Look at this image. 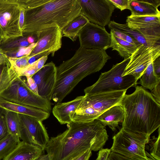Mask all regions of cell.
Masks as SVG:
<instances>
[{"label": "cell", "instance_id": "obj_1", "mask_svg": "<svg viewBox=\"0 0 160 160\" xmlns=\"http://www.w3.org/2000/svg\"><path fill=\"white\" fill-rule=\"evenodd\" d=\"M68 129L51 137L45 150L50 160H70L89 150L97 151L108 140L105 126L99 121L81 123L72 122Z\"/></svg>", "mask_w": 160, "mask_h": 160}, {"label": "cell", "instance_id": "obj_2", "mask_svg": "<svg viewBox=\"0 0 160 160\" xmlns=\"http://www.w3.org/2000/svg\"><path fill=\"white\" fill-rule=\"evenodd\" d=\"M111 58L105 50L80 47L71 58L57 67L52 99L57 103L61 102L80 81L100 71Z\"/></svg>", "mask_w": 160, "mask_h": 160}, {"label": "cell", "instance_id": "obj_3", "mask_svg": "<svg viewBox=\"0 0 160 160\" xmlns=\"http://www.w3.org/2000/svg\"><path fill=\"white\" fill-rule=\"evenodd\" d=\"M124 111L122 128L150 137L160 126V104L143 87L136 86L121 103Z\"/></svg>", "mask_w": 160, "mask_h": 160}, {"label": "cell", "instance_id": "obj_4", "mask_svg": "<svg viewBox=\"0 0 160 160\" xmlns=\"http://www.w3.org/2000/svg\"><path fill=\"white\" fill-rule=\"evenodd\" d=\"M81 12L77 0H42L40 4L24 10L22 35H35L55 25L62 30Z\"/></svg>", "mask_w": 160, "mask_h": 160}, {"label": "cell", "instance_id": "obj_5", "mask_svg": "<svg viewBox=\"0 0 160 160\" xmlns=\"http://www.w3.org/2000/svg\"><path fill=\"white\" fill-rule=\"evenodd\" d=\"M150 137L122 128L112 138L111 151L132 160H149L153 158L145 150Z\"/></svg>", "mask_w": 160, "mask_h": 160}, {"label": "cell", "instance_id": "obj_6", "mask_svg": "<svg viewBox=\"0 0 160 160\" xmlns=\"http://www.w3.org/2000/svg\"><path fill=\"white\" fill-rule=\"evenodd\" d=\"M130 58L113 65L108 71L102 73L95 83L84 89L85 94L127 90L131 87H135L137 81L134 77L122 76Z\"/></svg>", "mask_w": 160, "mask_h": 160}, {"label": "cell", "instance_id": "obj_7", "mask_svg": "<svg viewBox=\"0 0 160 160\" xmlns=\"http://www.w3.org/2000/svg\"><path fill=\"white\" fill-rule=\"evenodd\" d=\"M0 97L8 101L42 109L50 113V101L32 91L21 78L15 81L0 93Z\"/></svg>", "mask_w": 160, "mask_h": 160}, {"label": "cell", "instance_id": "obj_8", "mask_svg": "<svg viewBox=\"0 0 160 160\" xmlns=\"http://www.w3.org/2000/svg\"><path fill=\"white\" fill-rule=\"evenodd\" d=\"M20 14V7L16 0H0L1 43L23 36L19 26Z\"/></svg>", "mask_w": 160, "mask_h": 160}, {"label": "cell", "instance_id": "obj_9", "mask_svg": "<svg viewBox=\"0 0 160 160\" xmlns=\"http://www.w3.org/2000/svg\"><path fill=\"white\" fill-rule=\"evenodd\" d=\"M20 139L43 152L49 139L42 121L32 117L18 113Z\"/></svg>", "mask_w": 160, "mask_h": 160}, {"label": "cell", "instance_id": "obj_10", "mask_svg": "<svg viewBox=\"0 0 160 160\" xmlns=\"http://www.w3.org/2000/svg\"><path fill=\"white\" fill-rule=\"evenodd\" d=\"M81 14L90 22L104 28L110 21L115 8L110 0H77Z\"/></svg>", "mask_w": 160, "mask_h": 160}, {"label": "cell", "instance_id": "obj_11", "mask_svg": "<svg viewBox=\"0 0 160 160\" xmlns=\"http://www.w3.org/2000/svg\"><path fill=\"white\" fill-rule=\"evenodd\" d=\"M160 56V45L147 47L141 45L132 54L122 76H133L137 81L149 65Z\"/></svg>", "mask_w": 160, "mask_h": 160}, {"label": "cell", "instance_id": "obj_12", "mask_svg": "<svg viewBox=\"0 0 160 160\" xmlns=\"http://www.w3.org/2000/svg\"><path fill=\"white\" fill-rule=\"evenodd\" d=\"M127 90L85 94L77 109L88 108L96 119L108 109L120 104Z\"/></svg>", "mask_w": 160, "mask_h": 160}, {"label": "cell", "instance_id": "obj_13", "mask_svg": "<svg viewBox=\"0 0 160 160\" xmlns=\"http://www.w3.org/2000/svg\"><path fill=\"white\" fill-rule=\"evenodd\" d=\"M78 37L82 48L105 51L110 48V34L105 28L90 22L81 30Z\"/></svg>", "mask_w": 160, "mask_h": 160}, {"label": "cell", "instance_id": "obj_14", "mask_svg": "<svg viewBox=\"0 0 160 160\" xmlns=\"http://www.w3.org/2000/svg\"><path fill=\"white\" fill-rule=\"evenodd\" d=\"M37 41L29 58L45 51L51 52L53 56L62 45V30L57 25L42 29L35 34Z\"/></svg>", "mask_w": 160, "mask_h": 160}, {"label": "cell", "instance_id": "obj_15", "mask_svg": "<svg viewBox=\"0 0 160 160\" xmlns=\"http://www.w3.org/2000/svg\"><path fill=\"white\" fill-rule=\"evenodd\" d=\"M57 67L51 62L44 65L32 77L37 85L38 94L50 101L56 81Z\"/></svg>", "mask_w": 160, "mask_h": 160}, {"label": "cell", "instance_id": "obj_16", "mask_svg": "<svg viewBox=\"0 0 160 160\" xmlns=\"http://www.w3.org/2000/svg\"><path fill=\"white\" fill-rule=\"evenodd\" d=\"M126 24L131 28L149 38H160V16L127 17Z\"/></svg>", "mask_w": 160, "mask_h": 160}, {"label": "cell", "instance_id": "obj_17", "mask_svg": "<svg viewBox=\"0 0 160 160\" xmlns=\"http://www.w3.org/2000/svg\"><path fill=\"white\" fill-rule=\"evenodd\" d=\"M0 107L18 114L35 118L41 121L48 118L50 113L37 108L14 103L0 97Z\"/></svg>", "mask_w": 160, "mask_h": 160}, {"label": "cell", "instance_id": "obj_18", "mask_svg": "<svg viewBox=\"0 0 160 160\" xmlns=\"http://www.w3.org/2000/svg\"><path fill=\"white\" fill-rule=\"evenodd\" d=\"M84 97V95L78 96L72 100L58 103L54 106L52 113L61 124H68L72 122L71 115L78 108Z\"/></svg>", "mask_w": 160, "mask_h": 160}, {"label": "cell", "instance_id": "obj_19", "mask_svg": "<svg viewBox=\"0 0 160 160\" xmlns=\"http://www.w3.org/2000/svg\"><path fill=\"white\" fill-rule=\"evenodd\" d=\"M40 148L20 141L14 149L3 160H35L42 155Z\"/></svg>", "mask_w": 160, "mask_h": 160}, {"label": "cell", "instance_id": "obj_20", "mask_svg": "<svg viewBox=\"0 0 160 160\" xmlns=\"http://www.w3.org/2000/svg\"><path fill=\"white\" fill-rule=\"evenodd\" d=\"M109 29L124 33L136 40L141 44L147 47L160 45V38H149L143 36L138 31L129 28L126 24H120L114 21H110L108 24Z\"/></svg>", "mask_w": 160, "mask_h": 160}, {"label": "cell", "instance_id": "obj_21", "mask_svg": "<svg viewBox=\"0 0 160 160\" xmlns=\"http://www.w3.org/2000/svg\"><path fill=\"white\" fill-rule=\"evenodd\" d=\"M124 118V110L120 104L107 110L96 120L99 121L104 126H108L112 131L115 132L119 124L122 122Z\"/></svg>", "mask_w": 160, "mask_h": 160}, {"label": "cell", "instance_id": "obj_22", "mask_svg": "<svg viewBox=\"0 0 160 160\" xmlns=\"http://www.w3.org/2000/svg\"><path fill=\"white\" fill-rule=\"evenodd\" d=\"M129 10L131 16H158V8L147 2L145 0H129Z\"/></svg>", "mask_w": 160, "mask_h": 160}, {"label": "cell", "instance_id": "obj_23", "mask_svg": "<svg viewBox=\"0 0 160 160\" xmlns=\"http://www.w3.org/2000/svg\"><path fill=\"white\" fill-rule=\"evenodd\" d=\"M111 43L110 48L116 50L124 59L130 58L139 46L127 42L116 37L110 31Z\"/></svg>", "mask_w": 160, "mask_h": 160}, {"label": "cell", "instance_id": "obj_24", "mask_svg": "<svg viewBox=\"0 0 160 160\" xmlns=\"http://www.w3.org/2000/svg\"><path fill=\"white\" fill-rule=\"evenodd\" d=\"M89 22L85 16L80 14L63 29L62 36L68 37L72 41H75L81 30Z\"/></svg>", "mask_w": 160, "mask_h": 160}, {"label": "cell", "instance_id": "obj_25", "mask_svg": "<svg viewBox=\"0 0 160 160\" xmlns=\"http://www.w3.org/2000/svg\"><path fill=\"white\" fill-rule=\"evenodd\" d=\"M22 77L8 62L6 65H0V93L8 88L18 79Z\"/></svg>", "mask_w": 160, "mask_h": 160}, {"label": "cell", "instance_id": "obj_26", "mask_svg": "<svg viewBox=\"0 0 160 160\" xmlns=\"http://www.w3.org/2000/svg\"><path fill=\"white\" fill-rule=\"evenodd\" d=\"M5 113L6 124L9 134L18 142H20L19 122L18 113L6 109H5Z\"/></svg>", "mask_w": 160, "mask_h": 160}, {"label": "cell", "instance_id": "obj_27", "mask_svg": "<svg viewBox=\"0 0 160 160\" xmlns=\"http://www.w3.org/2000/svg\"><path fill=\"white\" fill-rule=\"evenodd\" d=\"M152 62L147 68L140 78L139 82L143 87L151 90L160 83V78L158 77L154 72Z\"/></svg>", "mask_w": 160, "mask_h": 160}, {"label": "cell", "instance_id": "obj_28", "mask_svg": "<svg viewBox=\"0 0 160 160\" xmlns=\"http://www.w3.org/2000/svg\"><path fill=\"white\" fill-rule=\"evenodd\" d=\"M27 36L15 38L0 44V48L5 53L15 51L18 49L28 46L30 44L27 41Z\"/></svg>", "mask_w": 160, "mask_h": 160}, {"label": "cell", "instance_id": "obj_29", "mask_svg": "<svg viewBox=\"0 0 160 160\" xmlns=\"http://www.w3.org/2000/svg\"><path fill=\"white\" fill-rule=\"evenodd\" d=\"M19 142L10 134L0 141V160L3 159L8 155L14 149Z\"/></svg>", "mask_w": 160, "mask_h": 160}, {"label": "cell", "instance_id": "obj_30", "mask_svg": "<svg viewBox=\"0 0 160 160\" xmlns=\"http://www.w3.org/2000/svg\"><path fill=\"white\" fill-rule=\"evenodd\" d=\"M28 56L18 58H9L8 61L13 69L22 77L23 72L30 65Z\"/></svg>", "mask_w": 160, "mask_h": 160}, {"label": "cell", "instance_id": "obj_31", "mask_svg": "<svg viewBox=\"0 0 160 160\" xmlns=\"http://www.w3.org/2000/svg\"><path fill=\"white\" fill-rule=\"evenodd\" d=\"M36 45V42L30 44L28 46L21 48L17 50L6 53L8 58H18L28 56Z\"/></svg>", "mask_w": 160, "mask_h": 160}, {"label": "cell", "instance_id": "obj_32", "mask_svg": "<svg viewBox=\"0 0 160 160\" xmlns=\"http://www.w3.org/2000/svg\"><path fill=\"white\" fill-rule=\"evenodd\" d=\"M158 136L154 137L153 141L150 144V155L156 160H160V130L158 128Z\"/></svg>", "mask_w": 160, "mask_h": 160}, {"label": "cell", "instance_id": "obj_33", "mask_svg": "<svg viewBox=\"0 0 160 160\" xmlns=\"http://www.w3.org/2000/svg\"><path fill=\"white\" fill-rule=\"evenodd\" d=\"M9 134L6 121L5 109L0 107V141Z\"/></svg>", "mask_w": 160, "mask_h": 160}, {"label": "cell", "instance_id": "obj_34", "mask_svg": "<svg viewBox=\"0 0 160 160\" xmlns=\"http://www.w3.org/2000/svg\"><path fill=\"white\" fill-rule=\"evenodd\" d=\"M113 33L117 37L127 42L140 46L141 45L136 40L128 34L121 31L111 30Z\"/></svg>", "mask_w": 160, "mask_h": 160}, {"label": "cell", "instance_id": "obj_35", "mask_svg": "<svg viewBox=\"0 0 160 160\" xmlns=\"http://www.w3.org/2000/svg\"><path fill=\"white\" fill-rule=\"evenodd\" d=\"M37 61L30 65L22 74V77H32L38 71Z\"/></svg>", "mask_w": 160, "mask_h": 160}, {"label": "cell", "instance_id": "obj_36", "mask_svg": "<svg viewBox=\"0 0 160 160\" xmlns=\"http://www.w3.org/2000/svg\"><path fill=\"white\" fill-rule=\"evenodd\" d=\"M115 7L121 11L125 9H129V0H110Z\"/></svg>", "mask_w": 160, "mask_h": 160}, {"label": "cell", "instance_id": "obj_37", "mask_svg": "<svg viewBox=\"0 0 160 160\" xmlns=\"http://www.w3.org/2000/svg\"><path fill=\"white\" fill-rule=\"evenodd\" d=\"M26 77L27 79L26 83L28 87L33 92L38 95L37 85L32 78L30 77Z\"/></svg>", "mask_w": 160, "mask_h": 160}, {"label": "cell", "instance_id": "obj_38", "mask_svg": "<svg viewBox=\"0 0 160 160\" xmlns=\"http://www.w3.org/2000/svg\"><path fill=\"white\" fill-rule=\"evenodd\" d=\"M111 152L110 149L108 148L101 149L98 152V157L96 160H108Z\"/></svg>", "mask_w": 160, "mask_h": 160}, {"label": "cell", "instance_id": "obj_39", "mask_svg": "<svg viewBox=\"0 0 160 160\" xmlns=\"http://www.w3.org/2000/svg\"><path fill=\"white\" fill-rule=\"evenodd\" d=\"M108 160H132L127 158L119 154L111 152L108 159ZM149 160H156L152 159Z\"/></svg>", "mask_w": 160, "mask_h": 160}, {"label": "cell", "instance_id": "obj_40", "mask_svg": "<svg viewBox=\"0 0 160 160\" xmlns=\"http://www.w3.org/2000/svg\"><path fill=\"white\" fill-rule=\"evenodd\" d=\"M156 101L160 104V83L158 84L151 90L150 93Z\"/></svg>", "mask_w": 160, "mask_h": 160}, {"label": "cell", "instance_id": "obj_41", "mask_svg": "<svg viewBox=\"0 0 160 160\" xmlns=\"http://www.w3.org/2000/svg\"><path fill=\"white\" fill-rule=\"evenodd\" d=\"M50 54H51V52L47 51L40 53L32 57H30L28 60L29 63L30 65L43 56H48Z\"/></svg>", "mask_w": 160, "mask_h": 160}, {"label": "cell", "instance_id": "obj_42", "mask_svg": "<svg viewBox=\"0 0 160 160\" xmlns=\"http://www.w3.org/2000/svg\"><path fill=\"white\" fill-rule=\"evenodd\" d=\"M152 65L154 72L156 75L160 78V56L153 62Z\"/></svg>", "mask_w": 160, "mask_h": 160}, {"label": "cell", "instance_id": "obj_43", "mask_svg": "<svg viewBox=\"0 0 160 160\" xmlns=\"http://www.w3.org/2000/svg\"><path fill=\"white\" fill-rule=\"evenodd\" d=\"M9 58L0 48V65H6L8 61Z\"/></svg>", "mask_w": 160, "mask_h": 160}, {"label": "cell", "instance_id": "obj_44", "mask_svg": "<svg viewBox=\"0 0 160 160\" xmlns=\"http://www.w3.org/2000/svg\"><path fill=\"white\" fill-rule=\"evenodd\" d=\"M92 154V151L88 150L78 157L76 160H89Z\"/></svg>", "mask_w": 160, "mask_h": 160}, {"label": "cell", "instance_id": "obj_45", "mask_svg": "<svg viewBox=\"0 0 160 160\" xmlns=\"http://www.w3.org/2000/svg\"><path fill=\"white\" fill-rule=\"evenodd\" d=\"M24 19V9L20 7V14L19 19V24L20 28L22 31Z\"/></svg>", "mask_w": 160, "mask_h": 160}, {"label": "cell", "instance_id": "obj_46", "mask_svg": "<svg viewBox=\"0 0 160 160\" xmlns=\"http://www.w3.org/2000/svg\"><path fill=\"white\" fill-rule=\"evenodd\" d=\"M48 58V56H43L37 60V67L38 70L40 69L44 66Z\"/></svg>", "mask_w": 160, "mask_h": 160}, {"label": "cell", "instance_id": "obj_47", "mask_svg": "<svg viewBox=\"0 0 160 160\" xmlns=\"http://www.w3.org/2000/svg\"><path fill=\"white\" fill-rule=\"evenodd\" d=\"M145 1L158 8L160 5V0H145Z\"/></svg>", "mask_w": 160, "mask_h": 160}, {"label": "cell", "instance_id": "obj_48", "mask_svg": "<svg viewBox=\"0 0 160 160\" xmlns=\"http://www.w3.org/2000/svg\"><path fill=\"white\" fill-rule=\"evenodd\" d=\"M37 37L36 35H30L28 36L27 41L30 44L35 42L36 38Z\"/></svg>", "mask_w": 160, "mask_h": 160}, {"label": "cell", "instance_id": "obj_49", "mask_svg": "<svg viewBox=\"0 0 160 160\" xmlns=\"http://www.w3.org/2000/svg\"><path fill=\"white\" fill-rule=\"evenodd\" d=\"M35 160H50L48 155L47 154L42 155L37 158Z\"/></svg>", "mask_w": 160, "mask_h": 160}, {"label": "cell", "instance_id": "obj_50", "mask_svg": "<svg viewBox=\"0 0 160 160\" xmlns=\"http://www.w3.org/2000/svg\"><path fill=\"white\" fill-rule=\"evenodd\" d=\"M2 42V37L1 35V32L0 29V44Z\"/></svg>", "mask_w": 160, "mask_h": 160}, {"label": "cell", "instance_id": "obj_51", "mask_svg": "<svg viewBox=\"0 0 160 160\" xmlns=\"http://www.w3.org/2000/svg\"><path fill=\"white\" fill-rule=\"evenodd\" d=\"M81 155H79V156H77V157H76L75 158H72V159H71L70 160H76L78 157H79Z\"/></svg>", "mask_w": 160, "mask_h": 160}]
</instances>
